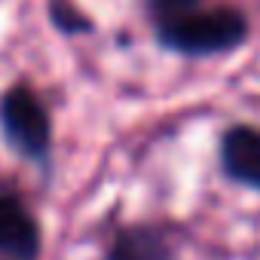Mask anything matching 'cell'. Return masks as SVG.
I'll return each mask as SVG.
<instances>
[{
  "label": "cell",
  "mask_w": 260,
  "mask_h": 260,
  "mask_svg": "<svg viewBox=\"0 0 260 260\" xmlns=\"http://www.w3.org/2000/svg\"><path fill=\"white\" fill-rule=\"evenodd\" d=\"M52 19H55V22H58V28H64V31H86V28H89V22H86V19H80V16H77V10L64 7L61 0H52Z\"/></svg>",
  "instance_id": "obj_6"
},
{
  "label": "cell",
  "mask_w": 260,
  "mask_h": 260,
  "mask_svg": "<svg viewBox=\"0 0 260 260\" xmlns=\"http://www.w3.org/2000/svg\"><path fill=\"white\" fill-rule=\"evenodd\" d=\"M0 125H4V135L13 144V150H19L25 159L43 162L49 156V144H52L49 113L28 83H19L4 95Z\"/></svg>",
  "instance_id": "obj_2"
},
{
  "label": "cell",
  "mask_w": 260,
  "mask_h": 260,
  "mask_svg": "<svg viewBox=\"0 0 260 260\" xmlns=\"http://www.w3.org/2000/svg\"><path fill=\"white\" fill-rule=\"evenodd\" d=\"M150 10L159 40L184 55L226 52L248 34L245 16L230 7H205L202 0H150Z\"/></svg>",
  "instance_id": "obj_1"
},
{
  "label": "cell",
  "mask_w": 260,
  "mask_h": 260,
  "mask_svg": "<svg viewBox=\"0 0 260 260\" xmlns=\"http://www.w3.org/2000/svg\"><path fill=\"white\" fill-rule=\"evenodd\" d=\"M220 166L230 181L260 190V128L233 125L220 138Z\"/></svg>",
  "instance_id": "obj_4"
},
{
  "label": "cell",
  "mask_w": 260,
  "mask_h": 260,
  "mask_svg": "<svg viewBox=\"0 0 260 260\" xmlns=\"http://www.w3.org/2000/svg\"><path fill=\"white\" fill-rule=\"evenodd\" d=\"M107 260H175V245L166 226H125L116 233Z\"/></svg>",
  "instance_id": "obj_5"
},
{
  "label": "cell",
  "mask_w": 260,
  "mask_h": 260,
  "mask_svg": "<svg viewBox=\"0 0 260 260\" xmlns=\"http://www.w3.org/2000/svg\"><path fill=\"white\" fill-rule=\"evenodd\" d=\"M40 226L34 214L16 199L0 196V260H37Z\"/></svg>",
  "instance_id": "obj_3"
}]
</instances>
